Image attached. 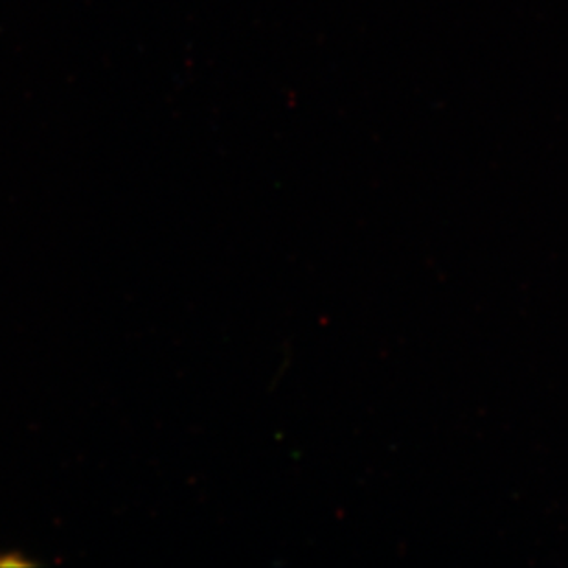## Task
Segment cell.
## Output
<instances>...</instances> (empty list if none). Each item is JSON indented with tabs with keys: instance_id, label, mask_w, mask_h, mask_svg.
Instances as JSON below:
<instances>
[]
</instances>
